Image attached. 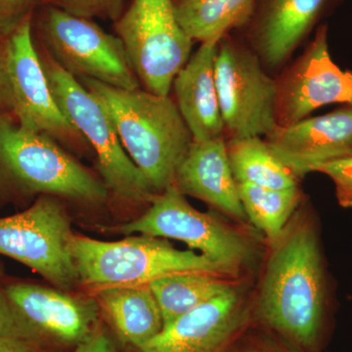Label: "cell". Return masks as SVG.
<instances>
[{
    "label": "cell",
    "mask_w": 352,
    "mask_h": 352,
    "mask_svg": "<svg viewBox=\"0 0 352 352\" xmlns=\"http://www.w3.org/2000/svg\"><path fill=\"white\" fill-rule=\"evenodd\" d=\"M328 307L318 233L305 212L274 243L258 300L263 321L307 351L320 346Z\"/></svg>",
    "instance_id": "cell-1"
},
{
    "label": "cell",
    "mask_w": 352,
    "mask_h": 352,
    "mask_svg": "<svg viewBox=\"0 0 352 352\" xmlns=\"http://www.w3.org/2000/svg\"><path fill=\"white\" fill-rule=\"evenodd\" d=\"M78 82L98 99L124 150L157 194L173 185L193 135L175 99L144 88L127 90L90 80Z\"/></svg>",
    "instance_id": "cell-2"
},
{
    "label": "cell",
    "mask_w": 352,
    "mask_h": 352,
    "mask_svg": "<svg viewBox=\"0 0 352 352\" xmlns=\"http://www.w3.org/2000/svg\"><path fill=\"white\" fill-rule=\"evenodd\" d=\"M0 170L30 193L101 204L109 190L63 146L0 113Z\"/></svg>",
    "instance_id": "cell-3"
},
{
    "label": "cell",
    "mask_w": 352,
    "mask_h": 352,
    "mask_svg": "<svg viewBox=\"0 0 352 352\" xmlns=\"http://www.w3.org/2000/svg\"><path fill=\"white\" fill-rule=\"evenodd\" d=\"M71 251L80 283L98 291L149 284L175 273L226 275L203 254L180 251L168 241L151 236H131L116 242H103L74 234Z\"/></svg>",
    "instance_id": "cell-4"
},
{
    "label": "cell",
    "mask_w": 352,
    "mask_h": 352,
    "mask_svg": "<svg viewBox=\"0 0 352 352\" xmlns=\"http://www.w3.org/2000/svg\"><path fill=\"white\" fill-rule=\"evenodd\" d=\"M36 47L53 95L67 119L94 150L109 192L131 203H151L157 193L127 155L105 108L47 51L38 43Z\"/></svg>",
    "instance_id": "cell-5"
},
{
    "label": "cell",
    "mask_w": 352,
    "mask_h": 352,
    "mask_svg": "<svg viewBox=\"0 0 352 352\" xmlns=\"http://www.w3.org/2000/svg\"><path fill=\"white\" fill-rule=\"evenodd\" d=\"M38 44L76 78H90L120 89L141 87L122 41L95 20L43 4L32 17Z\"/></svg>",
    "instance_id": "cell-6"
},
{
    "label": "cell",
    "mask_w": 352,
    "mask_h": 352,
    "mask_svg": "<svg viewBox=\"0 0 352 352\" xmlns=\"http://www.w3.org/2000/svg\"><path fill=\"white\" fill-rule=\"evenodd\" d=\"M113 32L122 41L141 87L168 96L191 56L194 41L176 19L173 0H131Z\"/></svg>",
    "instance_id": "cell-7"
},
{
    "label": "cell",
    "mask_w": 352,
    "mask_h": 352,
    "mask_svg": "<svg viewBox=\"0 0 352 352\" xmlns=\"http://www.w3.org/2000/svg\"><path fill=\"white\" fill-rule=\"evenodd\" d=\"M214 80L226 139L261 136L276 129V78L238 36L226 34L217 43Z\"/></svg>",
    "instance_id": "cell-8"
},
{
    "label": "cell",
    "mask_w": 352,
    "mask_h": 352,
    "mask_svg": "<svg viewBox=\"0 0 352 352\" xmlns=\"http://www.w3.org/2000/svg\"><path fill=\"white\" fill-rule=\"evenodd\" d=\"M150 204L144 214L116 231L180 241L219 266L226 275L235 274L251 259V245L240 233L214 214L192 207L175 185L157 194Z\"/></svg>",
    "instance_id": "cell-9"
},
{
    "label": "cell",
    "mask_w": 352,
    "mask_h": 352,
    "mask_svg": "<svg viewBox=\"0 0 352 352\" xmlns=\"http://www.w3.org/2000/svg\"><path fill=\"white\" fill-rule=\"evenodd\" d=\"M68 214L53 196L43 195L20 214L0 217V254L36 271L58 288L80 283L71 251Z\"/></svg>",
    "instance_id": "cell-10"
},
{
    "label": "cell",
    "mask_w": 352,
    "mask_h": 352,
    "mask_svg": "<svg viewBox=\"0 0 352 352\" xmlns=\"http://www.w3.org/2000/svg\"><path fill=\"white\" fill-rule=\"evenodd\" d=\"M3 292L7 308L0 340L36 352L41 340L78 346L94 333L98 312L90 300L34 284H11Z\"/></svg>",
    "instance_id": "cell-11"
},
{
    "label": "cell",
    "mask_w": 352,
    "mask_h": 352,
    "mask_svg": "<svg viewBox=\"0 0 352 352\" xmlns=\"http://www.w3.org/2000/svg\"><path fill=\"white\" fill-rule=\"evenodd\" d=\"M12 90V115L20 124L41 132L67 149L85 152L89 145L67 119L51 90L34 38L32 17L7 38Z\"/></svg>",
    "instance_id": "cell-12"
},
{
    "label": "cell",
    "mask_w": 352,
    "mask_h": 352,
    "mask_svg": "<svg viewBox=\"0 0 352 352\" xmlns=\"http://www.w3.org/2000/svg\"><path fill=\"white\" fill-rule=\"evenodd\" d=\"M328 34V25H319L302 54L276 78L278 126H292L328 104L352 106V72L333 63Z\"/></svg>",
    "instance_id": "cell-13"
},
{
    "label": "cell",
    "mask_w": 352,
    "mask_h": 352,
    "mask_svg": "<svg viewBox=\"0 0 352 352\" xmlns=\"http://www.w3.org/2000/svg\"><path fill=\"white\" fill-rule=\"evenodd\" d=\"M339 0H254L238 38L259 58L266 71H278L318 27Z\"/></svg>",
    "instance_id": "cell-14"
},
{
    "label": "cell",
    "mask_w": 352,
    "mask_h": 352,
    "mask_svg": "<svg viewBox=\"0 0 352 352\" xmlns=\"http://www.w3.org/2000/svg\"><path fill=\"white\" fill-rule=\"evenodd\" d=\"M273 152L298 178L317 166L352 155V106L277 126L264 138Z\"/></svg>",
    "instance_id": "cell-15"
},
{
    "label": "cell",
    "mask_w": 352,
    "mask_h": 352,
    "mask_svg": "<svg viewBox=\"0 0 352 352\" xmlns=\"http://www.w3.org/2000/svg\"><path fill=\"white\" fill-rule=\"evenodd\" d=\"M244 321L235 287L164 326L140 352H219Z\"/></svg>",
    "instance_id": "cell-16"
},
{
    "label": "cell",
    "mask_w": 352,
    "mask_h": 352,
    "mask_svg": "<svg viewBox=\"0 0 352 352\" xmlns=\"http://www.w3.org/2000/svg\"><path fill=\"white\" fill-rule=\"evenodd\" d=\"M173 185L183 195L204 201L233 219H248L229 163L226 136L210 140L193 139L176 170Z\"/></svg>",
    "instance_id": "cell-17"
},
{
    "label": "cell",
    "mask_w": 352,
    "mask_h": 352,
    "mask_svg": "<svg viewBox=\"0 0 352 352\" xmlns=\"http://www.w3.org/2000/svg\"><path fill=\"white\" fill-rule=\"evenodd\" d=\"M219 41L201 43L173 80L178 110L194 140L224 136L223 120L214 80V58Z\"/></svg>",
    "instance_id": "cell-18"
},
{
    "label": "cell",
    "mask_w": 352,
    "mask_h": 352,
    "mask_svg": "<svg viewBox=\"0 0 352 352\" xmlns=\"http://www.w3.org/2000/svg\"><path fill=\"white\" fill-rule=\"evenodd\" d=\"M99 305L124 344L140 349L164 328L149 284L99 289Z\"/></svg>",
    "instance_id": "cell-19"
},
{
    "label": "cell",
    "mask_w": 352,
    "mask_h": 352,
    "mask_svg": "<svg viewBox=\"0 0 352 352\" xmlns=\"http://www.w3.org/2000/svg\"><path fill=\"white\" fill-rule=\"evenodd\" d=\"M176 19L193 41H219L239 31L251 16L254 0H173Z\"/></svg>",
    "instance_id": "cell-20"
},
{
    "label": "cell",
    "mask_w": 352,
    "mask_h": 352,
    "mask_svg": "<svg viewBox=\"0 0 352 352\" xmlns=\"http://www.w3.org/2000/svg\"><path fill=\"white\" fill-rule=\"evenodd\" d=\"M226 150L236 182L272 189L298 186L300 178L261 136L226 139Z\"/></svg>",
    "instance_id": "cell-21"
},
{
    "label": "cell",
    "mask_w": 352,
    "mask_h": 352,
    "mask_svg": "<svg viewBox=\"0 0 352 352\" xmlns=\"http://www.w3.org/2000/svg\"><path fill=\"white\" fill-rule=\"evenodd\" d=\"M221 276L208 272H182L150 282L161 309L164 327L233 288V285Z\"/></svg>",
    "instance_id": "cell-22"
},
{
    "label": "cell",
    "mask_w": 352,
    "mask_h": 352,
    "mask_svg": "<svg viewBox=\"0 0 352 352\" xmlns=\"http://www.w3.org/2000/svg\"><path fill=\"white\" fill-rule=\"evenodd\" d=\"M237 189L248 219L273 243L283 233L302 199L298 186L272 189L237 182Z\"/></svg>",
    "instance_id": "cell-23"
},
{
    "label": "cell",
    "mask_w": 352,
    "mask_h": 352,
    "mask_svg": "<svg viewBox=\"0 0 352 352\" xmlns=\"http://www.w3.org/2000/svg\"><path fill=\"white\" fill-rule=\"evenodd\" d=\"M126 0H43V4L57 7L72 15L87 19L115 22L126 9Z\"/></svg>",
    "instance_id": "cell-24"
},
{
    "label": "cell",
    "mask_w": 352,
    "mask_h": 352,
    "mask_svg": "<svg viewBox=\"0 0 352 352\" xmlns=\"http://www.w3.org/2000/svg\"><path fill=\"white\" fill-rule=\"evenodd\" d=\"M314 171L325 173L333 180L340 206L352 208V155L322 164Z\"/></svg>",
    "instance_id": "cell-25"
},
{
    "label": "cell",
    "mask_w": 352,
    "mask_h": 352,
    "mask_svg": "<svg viewBox=\"0 0 352 352\" xmlns=\"http://www.w3.org/2000/svg\"><path fill=\"white\" fill-rule=\"evenodd\" d=\"M41 6L43 0H0V38H8Z\"/></svg>",
    "instance_id": "cell-26"
},
{
    "label": "cell",
    "mask_w": 352,
    "mask_h": 352,
    "mask_svg": "<svg viewBox=\"0 0 352 352\" xmlns=\"http://www.w3.org/2000/svg\"><path fill=\"white\" fill-rule=\"evenodd\" d=\"M6 43L7 38H0V113H11L13 107Z\"/></svg>",
    "instance_id": "cell-27"
},
{
    "label": "cell",
    "mask_w": 352,
    "mask_h": 352,
    "mask_svg": "<svg viewBox=\"0 0 352 352\" xmlns=\"http://www.w3.org/2000/svg\"><path fill=\"white\" fill-rule=\"evenodd\" d=\"M75 352H117L112 340L101 331L94 333L76 346Z\"/></svg>",
    "instance_id": "cell-28"
},
{
    "label": "cell",
    "mask_w": 352,
    "mask_h": 352,
    "mask_svg": "<svg viewBox=\"0 0 352 352\" xmlns=\"http://www.w3.org/2000/svg\"><path fill=\"white\" fill-rule=\"evenodd\" d=\"M0 352H32L25 347L8 340H0Z\"/></svg>",
    "instance_id": "cell-29"
},
{
    "label": "cell",
    "mask_w": 352,
    "mask_h": 352,
    "mask_svg": "<svg viewBox=\"0 0 352 352\" xmlns=\"http://www.w3.org/2000/svg\"><path fill=\"white\" fill-rule=\"evenodd\" d=\"M4 302H6V296H4L3 289H0V314H1L2 307H3Z\"/></svg>",
    "instance_id": "cell-30"
},
{
    "label": "cell",
    "mask_w": 352,
    "mask_h": 352,
    "mask_svg": "<svg viewBox=\"0 0 352 352\" xmlns=\"http://www.w3.org/2000/svg\"><path fill=\"white\" fill-rule=\"evenodd\" d=\"M256 352H283V351H256Z\"/></svg>",
    "instance_id": "cell-31"
}]
</instances>
